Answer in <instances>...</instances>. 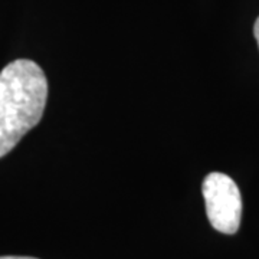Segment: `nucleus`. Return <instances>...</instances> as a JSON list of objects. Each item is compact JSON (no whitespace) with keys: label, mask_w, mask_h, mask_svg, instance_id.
I'll list each match as a JSON object with an SVG mask.
<instances>
[{"label":"nucleus","mask_w":259,"mask_h":259,"mask_svg":"<svg viewBox=\"0 0 259 259\" xmlns=\"http://www.w3.org/2000/svg\"><path fill=\"white\" fill-rule=\"evenodd\" d=\"M253 35H255V37H256V42H258V47H259V18L256 19L255 26H253Z\"/></svg>","instance_id":"nucleus-3"},{"label":"nucleus","mask_w":259,"mask_h":259,"mask_svg":"<svg viewBox=\"0 0 259 259\" xmlns=\"http://www.w3.org/2000/svg\"><path fill=\"white\" fill-rule=\"evenodd\" d=\"M0 259H37L32 256H0Z\"/></svg>","instance_id":"nucleus-4"},{"label":"nucleus","mask_w":259,"mask_h":259,"mask_svg":"<svg viewBox=\"0 0 259 259\" xmlns=\"http://www.w3.org/2000/svg\"><path fill=\"white\" fill-rule=\"evenodd\" d=\"M202 190L210 225L225 235L236 233L241 226L242 196L233 179L213 171L204 179Z\"/></svg>","instance_id":"nucleus-2"},{"label":"nucleus","mask_w":259,"mask_h":259,"mask_svg":"<svg viewBox=\"0 0 259 259\" xmlns=\"http://www.w3.org/2000/svg\"><path fill=\"white\" fill-rule=\"evenodd\" d=\"M48 100V79L30 59H16L0 72V158L36 127Z\"/></svg>","instance_id":"nucleus-1"}]
</instances>
